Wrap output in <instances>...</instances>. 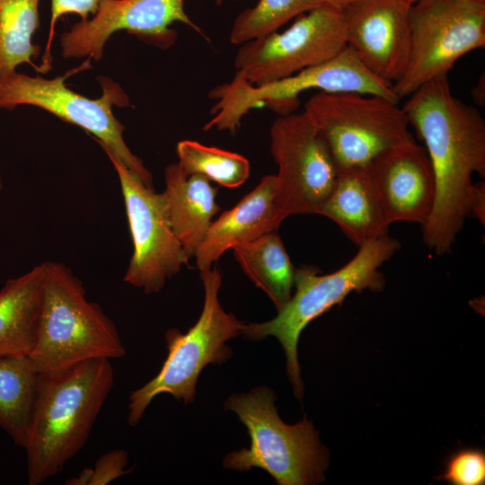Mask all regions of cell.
<instances>
[{"label": "cell", "mask_w": 485, "mask_h": 485, "mask_svg": "<svg viewBox=\"0 0 485 485\" xmlns=\"http://www.w3.org/2000/svg\"><path fill=\"white\" fill-rule=\"evenodd\" d=\"M402 109L425 144L435 175V203L421 226L423 241L443 255L469 216L472 174L485 175V120L453 94L447 75L421 85Z\"/></svg>", "instance_id": "obj_1"}, {"label": "cell", "mask_w": 485, "mask_h": 485, "mask_svg": "<svg viewBox=\"0 0 485 485\" xmlns=\"http://www.w3.org/2000/svg\"><path fill=\"white\" fill-rule=\"evenodd\" d=\"M113 382L108 359L39 373L23 445L29 485L58 474L84 446Z\"/></svg>", "instance_id": "obj_2"}, {"label": "cell", "mask_w": 485, "mask_h": 485, "mask_svg": "<svg viewBox=\"0 0 485 485\" xmlns=\"http://www.w3.org/2000/svg\"><path fill=\"white\" fill-rule=\"evenodd\" d=\"M43 265L41 304L30 359L38 373H53L93 359L126 354L118 329L86 298L83 282L64 264Z\"/></svg>", "instance_id": "obj_3"}, {"label": "cell", "mask_w": 485, "mask_h": 485, "mask_svg": "<svg viewBox=\"0 0 485 485\" xmlns=\"http://www.w3.org/2000/svg\"><path fill=\"white\" fill-rule=\"evenodd\" d=\"M400 242L385 234L359 246L357 254L338 270L319 275L317 268L295 269V294L270 321L245 324L242 334L260 340L274 336L282 345L288 377L295 396L302 397L303 383L297 359V344L304 329L314 319L342 303L351 292L381 291L385 278L381 266L400 249Z\"/></svg>", "instance_id": "obj_4"}, {"label": "cell", "mask_w": 485, "mask_h": 485, "mask_svg": "<svg viewBox=\"0 0 485 485\" xmlns=\"http://www.w3.org/2000/svg\"><path fill=\"white\" fill-rule=\"evenodd\" d=\"M276 395L260 386L228 397L225 409L235 412L251 438L249 448L228 453L223 466L240 472L266 471L278 485H313L324 481L329 452L306 418L285 423L275 407Z\"/></svg>", "instance_id": "obj_5"}, {"label": "cell", "mask_w": 485, "mask_h": 485, "mask_svg": "<svg viewBox=\"0 0 485 485\" xmlns=\"http://www.w3.org/2000/svg\"><path fill=\"white\" fill-rule=\"evenodd\" d=\"M309 90L324 93H356L380 95L399 101L392 86L374 75L349 46L319 65L293 75L262 85H252L236 74L226 83L213 88L209 98L216 103L212 118L203 130L216 128L234 134L250 110L267 107L278 115L295 112L299 95Z\"/></svg>", "instance_id": "obj_6"}, {"label": "cell", "mask_w": 485, "mask_h": 485, "mask_svg": "<svg viewBox=\"0 0 485 485\" xmlns=\"http://www.w3.org/2000/svg\"><path fill=\"white\" fill-rule=\"evenodd\" d=\"M205 290L204 304L196 323L187 332L170 329L165 334L168 354L158 374L128 397V421L136 426L152 401L168 393L185 403L194 401L196 384L209 364L227 361L233 350L226 342L242 334L245 323L226 313L219 300L222 274L216 266L199 271Z\"/></svg>", "instance_id": "obj_7"}, {"label": "cell", "mask_w": 485, "mask_h": 485, "mask_svg": "<svg viewBox=\"0 0 485 485\" xmlns=\"http://www.w3.org/2000/svg\"><path fill=\"white\" fill-rule=\"evenodd\" d=\"M303 112L325 140L338 170L366 166L411 137L399 101L380 95L318 92Z\"/></svg>", "instance_id": "obj_8"}, {"label": "cell", "mask_w": 485, "mask_h": 485, "mask_svg": "<svg viewBox=\"0 0 485 485\" xmlns=\"http://www.w3.org/2000/svg\"><path fill=\"white\" fill-rule=\"evenodd\" d=\"M67 76L46 79L15 71L0 78V108L12 110L18 105H32L84 128L94 136L104 152L111 154L147 187L154 189L151 172L126 145L123 138L125 127L112 112L114 106L129 104L121 86L108 77H100L102 93L93 100L66 87L65 80Z\"/></svg>", "instance_id": "obj_9"}, {"label": "cell", "mask_w": 485, "mask_h": 485, "mask_svg": "<svg viewBox=\"0 0 485 485\" xmlns=\"http://www.w3.org/2000/svg\"><path fill=\"white\" fill-rule=\"evenodd\" d=\"M485 46V2L417 0L410 11L406 69L392 84L409 97L427 82L447 75L459 58Z\"/></svg>", "instance_id": "obj_10"}, {"label": "cell", "mask_w": 485, "mask_h": 485, "mask_svg": "<svg viewBox=\"0 0 485 485\" xmlns=\"http://www.w3.org/2000/svg\"><path fill=\"white\" fill-rule=\"evenodd\" d=\"M346 46L342 9L325 4L296 17L281 32L240 45L234 66L248 83L262 85L323 63Z\"/></svg>", "instance_id": "obj_11"}, {"label": "cell", "mask_w": 485, "mask_h": 485, "mask_svg": "<svg viewBox=\"0 0 485 485\" xmlns=\"http://www.w3.org/2000/svg\"><path fill=\"white\" fill-rule=\"evenodd\" d=\"M269 137L278 166L276 203L280 214L284 218L317 214L338 174L325 140L303 111L278 115Z\"/></svg>", "instance_id": "obj_12"}, {"label": "cell", "mask_w": 485, "mask_h": 485, "mask_svg": "<svg viewBox=\"0 0 485 485\" xmlns=\"http://www.w3.org/2000/svg\"><path fill=\"white\" fill-rule=\"evenodd\" d=\"M105 153L119 177L133 242L124 281L146 294L158 293L190 259L173 232L163 192L147 187L119 159Z\"/></svg>", "instance_id": "obj_13"}, {"label": "cell", "mask_w": 485, "mask_h": 485, "mask_svg": "<svg viewBox=\"0 0 485 485\" xmlns=\"http://www.w3.org/2000/svg\"><path fill=\"white\" fill-rule=\"evenodd\" d=\"M177 22L203 35L185 12L184 0H106L93 18L76 22L62 34V55L99 61L110 37L122 30L157 47L168 48L177 38L170 26Z\"/></svg>", "instance_id": "obj_14"}, {"label": "cell", "mask_w": 485, "mask_h": 485, "mask_svg": "<svg viewBox=\"0 0 485 485\" xmlns=\"http://www.w3.org/2000/svg\"><path fill=\"white\" fill-rule=\"evenodd\" d=\"M410 0H357L342 9L347 45L376 77L392 84L410 54Z\"/></svg>", "instance_id": "obj_15"}, {"label": "cell", "mask_w": 485, "mask_h": 485, "mask_svg": "<svg viewBox=\"0 0 485 485\" xmlns=\"http://www.w3.org/2000/svg\"><path fill=\"white\" fill-rule=\"evenodd\" d=\"M367 168L390 225L427 222L435 203V175L426 149L412 137L379 154Z\"/></svg>", "instance_id": "obj_16"}, {"label": "cell", "mask_w": 485, "mask_h": 485, "mask_svg": "<svg viewBox=\"0 0 485 485\" xmlns=\"http://www.w3.org/2000/svg\"><path fill=\"white\" fill-rule=\"evenodd\" d=\"M277 177L264 176L234 207L213 221L196 254L199 271L214 266L234 246L277 232L285 219L276 203Z\"/></svg>", "instance_id": "obj_17"}, {"label": "cell", "mask_w": 485, "mask_h": 485, "mask_svg": "<svg viewBox=\"0 0 485 485\" xmlns=\"http://www.w3.org/2000/svg\"><path fill=\"white\" fill-rule=\"evenodd\" d=\"M317 215L333 221L358 247L387 234L391 225L367 165L338 170Z\"/></svg>", "instance_id": "obj_18"}, {"label": "cell", "mask_w": 485, "mask_h": 485, "mask_svg": "<svg viewBox=\"0 0 485 485\" xmlns=\"http://www.w3.org/2000/svg\"><path fill=\"white\" fill-rule=\"evenodd\" d=\"M163 192L173 232L189 259L194 258L214 216L217 188L198 174L186 175L179 163L165 168Z\"/></svg>", "instance_id": "obj_19"}, {"label": "cell", "mask_w": 485, "mask_h": 485, "mask_svg": "<svg viewBox=\"0 0 485 485\" xmlns=\"http://www.w3.org/2000/svg\"><path fill=\"white\" fill-rule=\"evenodd\" d=\"M43 265L6 281L0 290V357L32 350L41 304Z\"/></svg>", "instance_id": "obj_20"}, {"label": "cell", "mask_w": 485, "mask_h": 485, "mask_svg": "<svg viewBox=\"0 0 485 485\" xmlns=\"http://www.w3.org/2000/svg\"><path fill=\"white\" fill-rule=\"evenodd\" d=\"M232 250L244 274L269 295L278 311L292 295L296 269L280 236L270 232Z\"/></svg>", "instance_id": "obj_21"}, {"label": "cell", "mask_w": 485, "mask_h": 485, "mask_svg": "<svg viewBox=\"0 0 485 485\" xmlns=\"http://www.w3.org/2000/svg\"><path fill=\"white\" fill-rule=\"evenodd\" d=\"M38 375L28 356L0 357V428L21 447L25 443Z\"/></svg>", "instance_id": "obj_22"}, {"label": "cell", "mask_w": 485, "mask_h": 485, "mask_svg": "<svg viewBox=\"0 0 485 485\" xmlns=\"http://www.w3.org/2000/svg\"><path fill=\"white\" fill-rule=\"evenodd\" d=\"M40 1L0 0V78L38 57L32 36L40 27Z\"/></svg>", "instance_id": "obj_23"}, {"label": "cell", "mask_w": 485, "mask_h": 485, "mask_svg": "<svg viewBox=\"0 0 485 485\" xmlns=\"http://www.w3.org/2000/svg\"><path fill=\"white\" fill-rule=\"evenodd\" d=\"M176 153L186 175H202L225 188L240 187L251 173L250 162L243 155L194 140L178 142Z\"/></svg>", "instance_id": "obj_24"}, {"label": "cell", "mask_w": 485, "mask_h": 485, "mask_svg": "<svg viewBox=\"0 0 485 485\" xmlns=\"http://www.w3.org/2000/svg\"><path fill=\"white\" fill-rule=\"evenodd\" d=\"M327 4L326 0H259L234 19L229 41L240 46L278 31L290 20Z\"/></svg>", "instance_id": "obj_25"}, {"label": "cell", "mask_w": 485, "mask_h": 485, "mask_svg": "<svg viewBox=\"0 0 485 485\" xmlns=\"http://www.w3.org/2000/svg\"><path fill=\"white\" fill-rule=\"evenodd\" d=\"M453 485H483L485 483V454L475 448H463L452 454L445 472L436 478Z\"/></svg>", "instance_id": "obj_26"}, {"label": "cell", "mask_w": 485, "mask_h": 485, "mask_svg": "<svg viewBox=\"0 0 485 485\" xmlns=\"http://www.w3.org/2000/svg\"><path fill=\"white\" fill-rule=\"evenodd\" d=\"M128 453L121 449L103 454L93 468L84 469L77 476L66 481L68 485H106L127 474Z\"/></svg>", "instance_id": "obj_27"}, {"label": "cell", "mask_w": 485, "mask_h": 485, "mask_svg": "<svg viewBox=\"0 0 485 485\" xmlns=\"http://www.w3.org/2000/svg\"><path fill=\"white\" fill-rule=\"evenodd\" d=\"M106 0H51V17L48 41L43 57L44 71L49 68V48L57 19L66 13H76L82 20H87L89 14H95Z\"/></svg>", "instance_id": "obj_28"}, {"label": "cell", "mask_w": 485, "mask_h": 485, "mask_svg": "<svg viewBox=\"0 0 485 485\" xmlns=\"http://www.w3.org/2000/svg\"><path fill=\"white\" fill-rule=\"evenodd\" d=\"M469 216H475L482 225L485 223V185L484 182L473 183L472 190Z\"/></svg>", "instance_id": "obj_29"}, {"label": "cell", "mask_w": 485, "mask_h": 485, "mask_svg": "<svg viewBox=\"0 0 485 485\" xmlns=\"http://www.w3.org/2000/svg\"><path fill=\"white\" fill-rule=\"evenodd\" d=\"M328 4L333 5L337 8L343 9L348 4L357 0H326Z\"/></svg>", "instance_id": "obj_30"}, {"label": "cell", "mask_w": 485, "mask_h": 485, "mask_svg": "<svg viewBox=\"0 0 485 485\" xmlns=\"http://www.w3.org/2000/svg\"><path fill=\"white\" fill-rule=\"evenodd\" d=\"M216 2V4H222L224 0H214ZM234 1H238V0H234Z\"/></svg>", "instance_id": "obj_31"}, {"label": "cell", "mask_w": 485, "mask_h": 485, "mask_svg": "<svg viewBox=\"0 0 485 485\" xmlns=\"http://www.w3.org/2000/svg\"><path fill=\"white\" fill-rule=\"evenodd\" d=\"M472 1L485 2V0H472Z\"/></svg>", "instance_id": "obj_32"}, {"label": "cell", "mask_w": 485, "mask_h": 485, "mask_svg": "<svg viewBox=\"0 0 485 485\" xmlns=\"http://www.w3.org/2000/svg\"><path fill=\"white\" fill-rule=\"evenodd\" d=\"M1 188H2V182H1V178H0V190H1Z\"/></svg>", "instance_id": "obj_33"}, {"label": "cell", "mask_w": 485, "mask_h": 485, "mask_svg": "<svg viewBox=\"0 0 485 485\" xmlns=\"http://www.w3.org/2000/svg\"><path fill=\"white\" fill-rule=\"evenodd\" d=\"M411 3H415L417 0H410Z\"/></svg>", "instance_id": "obj_34"}]
</instances>
